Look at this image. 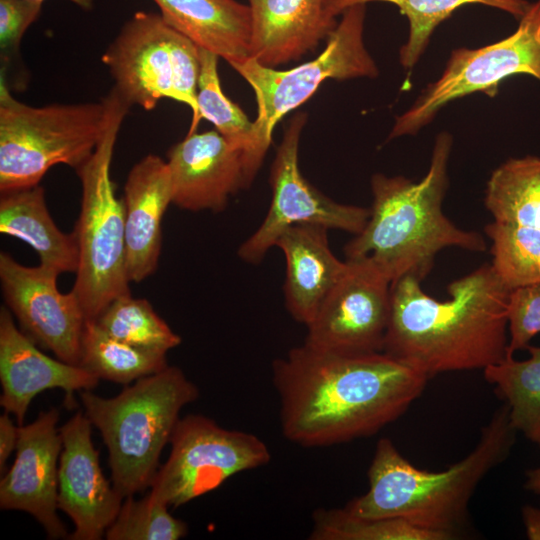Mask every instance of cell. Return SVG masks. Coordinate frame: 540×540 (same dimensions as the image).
<instances>
[{
    "label": "cell",
    "instance_id": "36",
    "mask_svg": "<svg viewBox=\"0 0 540 540\" xmlns=\"http://www.w3.org/2000/svg\"><path fill=\"white\" fill-rule=\"evenodd\" d=\"M525 489L540 495V467L526 472Z\"/></svg>",
    "mask_w": 540,
    "mask_h": 540
},
{
    "label": "cell",
    "instance_id": "29",
    "mask_svg": "<svg viewBox=\"0 0 540 540\" xmlns=\"http://www.w3.org/2000/svg\"><path fill=\"white\" fill-rule=\"evenodd\" d=\"M312 540H449L454 535L428 529L399 517L358 518L342 509L313 514Z\"/></svg>",
    "mask_w": 540,
    "mask_h": 540
},
{
    "label": "cell",
    "instance_id": "1",
    "mask_svg": "<svg viewBox=\"0 0 540 540\" xmlns=\"http://www.w3.org/2000/svg\"><path fill=\"white\" fill-rule=\"evenodd\" d=\"M283 435L324 447L376 434L423 393L428 377L384 352L347 355L303 343L272 365Z\"/></svg>",
    "mask_w": 540,
    "mask_h": 540
},
{
    "label": "cell",
    "instance_id": "16",
    "mask_svg": "<svg viewBox=\"0 0 540 540\" xmlns=\"http://www.w3.org/2000/svg\"><path fill=\"white\" fill-rule=\"evenodd\" d=\"M59 410L42 411L27 425H18L16 456L0 481V507L31 514L49 539L68 538L57 515L58 467L63 443Z\"/></svg>",
    "mask_w": 540,
    "mask_h": 540
},
{
    "label": "cell",
    "instance_id": "25",
    "mask_svg": "<svg viewBox=\"0 0 540 540\" xmlns=\"http://www.w3.org/2000/svg\"><path fill=\"white\" fill-rule=\"evenodd\" d=\"M372 1L395 5L409 21V37L400 50V63L405 69L413 68L435 28L459 7L482 4L503 10L519 20L531 5L526 0H326V3L329 12L337 17L352 5Z\"/></svg>",
    "mask_w": 540,
    "mask_h": 540
},
{
    "label": "cell",
    "instance_id": "6",
    "mask_svg": "<svg viewBox=\"0 0 540 540\" xmlns=\"http://www.w3.org/2000/svg\"><path fill=\"white\" fill-rule=\"evenodd\" d=\"M118 100L112 88L96 102L31 106L0 77V192L38 185L59 164L79 169L105 135Z\"/></svg>",
    "mask_w": 540,
    "mask_h": 540
},
{
    "label": "cell",
    "instance_id": "33",
    "mask_svg": "<svg viewBox=\"0 0 540 540\" xmlns=\"http://www.w3.org/2000/svg\"><path fill=\"white\" fill-rule=\"evenodd\" d=\"M43 3L31 0H0L1 73L13 65L24 33L39 17Z\"/></svg>",
    "mask_w": 540,
    "mask_h": 540
},
{
    "label": "cell",
    "instance_id": "12",
    "mask_svg": "<svg viewBox=\"0 0 540 540\" xmlns=\"http://www.w3.org/2000/svg\"><path fill=\"white\" fill-rule=\"evenodd\" d=\"M306 120L305 113L296 114L284 132L271 165L269 183L272 200L268 212L237 251L239 258L246 263L262 262L279 235L292 225L313 223L356 235L369 219L370 208L338 203L321 193L302 175L298 150Z\"/></svg>",
    "mask_w": 540,
    "mask_h": 540
},
{
    "label": "cell",
    "instance_id": "32",
    "mask_svg": "<svg viewBox=\"0 0 540 540\" xmlns=\"http://www.w3.org/2000/svg\"><path fill=\"white\" fill-rule=\"evenodd\" d=\"M540 333V281L510 291L508 301V354L526 350Z\"/></svg>",
    "mask_w": 540,
    "mask_h": 540
},
{
    "label": "cell",
    "instance_id": "19",
    "mask_svg": "<svg viewBox=\"0 0 540 540\" xmlns=\"http://www.w3.org/2000/svg\"><path fill=\"white\" fill-rule=\"evenodd\" d=\"M99 378L78 365L54 359L40 351L21 331L7 307L0 309V404L23 425L33 398L47 389L60 388L66 402H73L75 391L91 390Z\"/></svg>",
    "mask_w": 540,
    "mask_h": 540
},
{
    "label": "cell",
    "instance_id": "18",
    "mask_svg": "<svg viewBox=\"0 0 540 540\" xmlns=\"http://www.w3.org/2000/svg\"><path fill=\"white\" fill-rule=\"evenodd\" d=\"M172 204L188 211L220 212L245 189L243 151L217 130L187 134L167 154Z\"/></svg>",
    "mask_w": 540,
    "mask_h": 540
},
{
    "label": "cell",
    "instance_id": "4",
    "mask_svg": "<svg viewBox=\"0 0 540 540\" xmlns=\"http://www.w3.org/2000/svg\"><path fill=\"white\" fill-rule=\"evenodd\" d=\"M516 433L504 403L482 428L475 448L439 472L418 469L390 439L382 438L368 470V491L344 510L358 518L399 517L455 536L474 491L508 457Z\"/></svg>",
    "mask_w": 540,
    "mask_h": 540
},
{
    "label": "cell",
    "instance_id": "37",
    "mask_svg": "<svg viewBox=\"0 0 540 540\" xmlns=\"http://www.w3.org/2000/svg\"><path fill=\"white\" fill-rule=\"evenodd\" d=\"M36 2H44L45 0H31ZM72 2L73 4L77 5L78 7L84 9V10H91L94 6L95 0H68Z\"/></svg>",
    "mask_w": 540,
    "mask_h": 540
},
{
    "label": "cell",
    "instance_id": "22",
    "mask_svg": "<svg viewBox=\"0 0 540 540\" xmlns=\"http://www.w3.org/2000/svg\"><path fill=\"white\" fill-rule=\"evenodd\" d=\"M329 229L313 223L295 224L277 238L286 261L284 302L291 317L305 326L344 273L347 262L330 249Z\"/></svg>",
    "mask_w": 540,
    "mask_h": 540
},
{
    "label": "cell",
    "instance_id": "27",
    "mask_svg": "<svg viewBox=\"0 0 540 540\" xmlns=\"http://www.w3.org/2000/svg\"><path fill=\"white\" fill-rule=\"evenodd\" d=\"M79 366L99 379L129 385L168 366L166 353L122 342L106 333L96 321H86Z\"/></svg>",
    "mask_w": 540,
    "mask_h": 540
},
{
    "label": "cell",
    "instance_id": "30",
    "mask_svg": "<svg viewBox=\"0 0 540 540\" xmlns=\"http://www.w3.org/2000/svg\"><path fill=\"white\" fill-rule=\"evenodd\" d=\"M219 58L213 52L200 48L199 114L210 121L232 146L242 150L245 156L252 141L253 122L224 94L217 69Z\"/></svg>",
    "mask_w": 540,
    "mask_h": 540
},
{
    "label": "cell",
    "instance_id": "20",
    "mask_svg": "<svg viewBox=\"0 0 540 540\" xmlns=\"http://www.w3.org/2000/svg\"><path fill=\"white\" fill-rule=\"evenodd\" d=\"M172 197L169 166L160 156L148 154L129 171L122 198L129 282L139 283L157 270L161 222Z\"/></svg>",
    "mask_w": 540,
    "mask_h": 540
},
{
    "label": "cell",
    "instance_id": "17",
    "mask_svg": "<svg viewBox=\"0 0 540 540\" xmlns=\"http://www.w3.org/2000/svg\"><path fill=\"white\" fill-rule=\"evenodd\" d=\"M171 31L160 14L138 11L102 55L113 88L130 106L150 111L163 98L176 101Z\"/></svg>",
    "mask_w": 540,
    "mask_h": 540
},
{
    "label": "cell",
    "instance_id": "15",
    "mask_svg": "<svg viewBox=\"0 0 540 540\" xmlns=\"http://www.w3.org/2000/svg\"><path fill=\"white\" fill-rule=\"evenodd\" d=\"M92 423L78 411L59 428L58 509L70 517L71 540H99L117 517L124 497L107 480L95 449Z\"/></svg>",
    "mask_w": 540,
    "mask_h": 540
},
{
    "label": "cell",
    "instance_id": "5",
    "mask_svg": "<svg viewBox=\"0 0 540 540\" xmlns=\"http://www.w3.org/2000/svg\"><path fill=\"white\" fill-rule=\"evenodd\" d=\"M84 413L108 450L111 481L125 498L150 487L181 409L199 397L183 371L167 366L125 385L115 397L79 392Z\"/></svg>",
    "mask_w": 540,
    "mask_h": 540
},
{
    "label": "cell",
    "instance_id": "38",
    "mask_svg": "<svg viewBox=\"0 0 540 540\" xmlns=\"http://www.w3.org/2000/svg\"><path fill=\"white\" fill-rule=\"evenodd\" d=\"M539 446H540V444H539Z\"/></svg>",
    "mask_w": 540,
    "mask_h": 540
},
{
    "label": "cell",
    "instance_id": "35",
    "mask_svg": "<svg viewBox=\"0 0 540 540\" xmlns=\"http://www.w3.org/2000/svg\"><path fill=\"white\" fill-rule=\"evenodd\" d=\"M522 520L526 536L530 540H540V509L525 505L522 508Z\"/></svg>",
    "mask_w": 540,
    "mask_h": 540
},
{
    "label": "cell",
    "instance_id": "11",
    "mask_svg": "<svg viewBox=\"0 0 540 540\" xmlns=\"http://www.w3.org/2000/svg\"><path fill=\"white\" fill-rule=\"evenodd\" d=\"M484 204L492 221L491 266L510 290L540 281V156L510 158L491 174Z\"/></svg>",
    "mask_w": 540,
    "mask_h": 540
},
{
    "label": "cell",
    "instance_id": "10",
    "mask_svg": "<svg viewBox=\"0 0 540 540\" xmlns=\"http://www.w3.org/2000/svg\"><path fill=\"white\" fill-rule=\"evenodd\" d=\"M518 74L540 81V0L531 3L516 31L505 39L454 50L441 77L396 118L389 139L417 133L453 100L476 92L494 97L502 80Z\"/></svg>",
    "mask_w": 540,
    "mask_h": 540
},
{
    "label": "cell",
    "instance_id": "14",
    "mask_svg": "<svg viewBox=\"0 0 540 540\" xmlns=\"http://www.w3.org/2000/svg\"><path fill=\"white\" fill-rule=\"evenodd\" d=\"M59 273L45 266H25L0 253V283L7 308L22 331L39 346L78 365L86 318L77 296L57 288Z\"/></svg>",
    "mask_w": 540,
    "mask_h": 540
},
{
    "label": "cell",
    "instance_id": "26",
    "mask_svg": "<svg viewBox=\"0 0 540 540\" xmlns=\"http://www.w3.org/2000/svg\"><path fill=\"white\" fill-rule=\"evenodd\" d=\"M530 356L516 360L507 355L486 367L485 379L508 406L514 428L532 442L540 444V347L528 345Z\"/></svg>",
    "mask_w": 540,
    "mask_h": 540
},
{
    "label": "cell",
    "instance_id": "23",
    "mask_svg": "<svg viewBox=\"0 0 540 540\" xmlns=\"http://www.w3.org/2000/svg\"><path fill=\"white\" fill-rule=\"evenodd\" d=\"M162 18L197 46L230 64L250 57L252 19L236 0H153Z\"/></svg>",
    "mask_w": 540,
    "mask_h": 540
},
{
    "label": "cell",
    "instance_id": "9",
    "mask_svg": "<svg viewBox=\"0 0 540 540\" xmlns=\"http://www.w3.org/2000/svg\"><path fill=\"white\" fill-rule=\"evenodd\" d=\"M171 451L148 493L178 507L211 492L232 476L269 463L271 453L256 435L229 430L198 414L180 418L171 436Z\"/></svg>",
    "mask_w": 540,
    "mask_h": 540
},
{
    "label": "cell",
    "instance_id": "8",
    "mask_svg": "<svg viewBox=\"0 0 540 540\" xmlns=\"http://www.w3.org/2000/svg\"><path fill=\"white\" fill-rule=\"evenodd\" d=\"M366 4L348 7L326 39V47L315 59L287 70H277L249 57L230 64L252 87L257 101L252 141L244 156L245 183L248 188L272 142L276 124L298 108L327 79L345 80L376 77L377 66L363 41Z\"/></svg>",
    "mask_w": 540,
    "mask_h": 540
},
{
    "label": "cell",
    "instance_id": "2",
    "mask_svg": "<svg viewBox=\"0 0 540 540\" xmlns=\"http://www.w3.org/2000/svg\"><path fill=\"white\" fill-rule=\"evenodd\" d=\"M437 300L413 276L391 284L383 352L425 374L485 369L508 355V301L491 264L452 281Z\"/></svg>",
    "mask_w": 540,
    "mask_h": 540
},
{
    "label": "cell",
    "instance_id": "28",
    "mask_svg": "<svg viewBox=\"0 0 540 540\" xmlns=\"http://www.w3.org/2000/svg\"><path fill=\"white\" fill-rule=\"evenodd\" d=\"M95 321L115 339L146 350L167 354L182 341L148 300L131 293L112 301Z\"/></svg>",
    "mask_w": 540,
    "mask_h": 540
},
{
    "label": "cell",
    "instance_id": "31",
    "mask_svg": "<svg viewBox=\"0 0 540 540\" xmlns=\"http://www.w3.org/2000/svg\"><path fill=\"white\" fill-rule=\"evenodd\" d=\"M119 513L105 533L107 540H178L186 536L188 527L173 517L168 506L152 499L124 498Z\"/></svg>",
    "mask_w": 540,
    "mask_h": 540
},
{
    "label": "cell",
    "instance_id": "7",
    "mask_svg": "<svg viewBox=\"0 0 540 540\" xmlns=\"http://www.w3.org/2000/svg\"><path fill=\"white\" fill-rule=\"evenodd\" d=\"M130 107L119 95L101 142L76 170L82 197L74 229L79 264L72 291L86 321H95L112 301L131 293L126 272L123 202L116 196L110 175L117 136Z\"/></svg>",
    "mask_w": 540,
    "mask_h": 540
},
{
    "label": "cell",
    "instance_id": "21",
    "mask_svg": "<svg viewBox=\"0 0 540 540\" xmlns=\"http://www.w3.org/2000/svg\"><path fill=\"white\" fill-rule=\"evenodd\" d=\"M250 57L276 67L314 51L337 25L326 0H248Z\"/></svg>",
    "mask_w": 540,
    "mask_h": 540
},
{
    "label": "cell",
    "instance_id": "3",
    "mask_svg": "<svg viewBox=\"0 0 540 540\" xmlns=\"http://www.w3.org/2000/svg\"><path fill=\"white\" fill-rule=\"evenodd\" d=\"M451 148V135L438 134L429 169L420 181L381 173L372 176L370 216L363 230L345 245L346 259L368 258L391 282L406 275L422 282L441 250H486L480 233L456 226L442 210Z\"/></svg>",
    "mask_w": 540,
    "mask_h": 540
},
{
    "label": "cell",
    "instance_id": "34",
    "mask_svg": "<svg viewBox=\"0 0 540 540\" xmlns=\"http://www.w3.org/2000/svg\"><path fill=\"white\" fill-rule=\"evenodd\" d=\"M18 440V427H16L5 412L0 416V472L3 473L7 460L16 450Z\"/></svg>",
    "mask_w": 540,
    "mask_h": 540
},
{
    "label": "cell",
    "instance_id": "13",
    "mask_svg": "<svg viewBox=\"0 0 540 540\" xmlns=\"http://www.w3.org/2000/svg\"><path fill=\"white\" fill-rule=\"evenodd\" d=\"M347 266L313 319L304 343L330 352H383L391 308V280L368 258Z\"/></svg>",
    "mask_w": 540,
    "mask_h": 540
},
{
    "label": "cell",
    "instance_id": "24",
    "mask_svg": "<svg viewBox=\"0 0 540 540\" xmlns=\"http://www.w3.org/2000/svg\"><path fill=\"white\" fill-rule=\"evenodd\" d=\"M0 232L32 247L40 265L59 274L76 273L79 250L75 233H65L57 227L40 184L1 193Z\"/></svg>",
    "mask_w": 540,
    "mask_h": 540
}]
</instances>
